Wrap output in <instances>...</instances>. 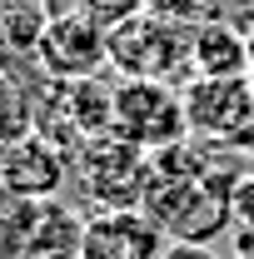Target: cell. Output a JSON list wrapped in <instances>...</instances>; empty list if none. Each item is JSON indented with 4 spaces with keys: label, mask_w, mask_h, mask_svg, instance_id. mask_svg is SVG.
Here are the masks:
<instances>
[{
    "label": "cell",
    "mask_w": 254,
    "mask_h": 259,
    "mask_svg": "<svg viewBox=\"0 0 254 259\" xmlns=\"http://www.w3.org/2000/svg\"><path fill=\"white\" fill-rule=\"evenodd\" d=\"M110 65L125 80H159V85H175L180 75L194 80V25L145 10L130 25L110 30Z\"/></svg>",
    "instance_id": "cell-1"
},
{
    "label": "cell",
    "mask_w": 254,
    "mask_h": 259,
    "mask_svg": "<svg viewBox=\"0 0 254 259\" xmlns=\"http://www.w3.org/2000/svg\"><path fill=\"white\" fill-rule=\"evenodd\" d=\"M110 135L135 145V150H145V155L185 145L190 140L185 95L175 85H159V80H120L115 105H110Z\"/></svg>",
    "instance_id": "cell-2"
},
{
    "label": "cell",
    "mask_w": 254,
    "mask_h": 259,
    "mask_svg": "<svg viewBox=\"0 0 254 259\" xmlns=\"http://www.w3.org/2000/svg\"><path fill=\"white\" fill-rule=\"evenodd\" d=\"M80 180H85V194L100 209H140L145 194H150V180H155V160L145 150H135L125 140L105 135V140H85V164H80Z\"/></svg>",
    "instance_id": "cell-3"
},
{
    "label": "cell",
    "mask_w": 254,
    "mask_h": 259,
    "mask_svg": "<svg viewBox=\"0 0 254 259\" xmlns=\"http://www.w3.org/2000/svg\"><path fill=\"white\" fill-rule=\"evenodd\" d=\"M105 65H110V35L100 30L90 15L70 10V15L45 20L40 45H35V70H40L45 80H60V85L100 80Z\"/></svg>",
    "instance_id": "cell-4"
},
{
    "label": "cell",
    "mask_w": 254,
    "mask_h": 259,
    "mask_svg": "<svg viewBox=\"0 0 254 259\" xmlns=\"http://www.w3.org/2000/svg\"><path fill=\"white\" fill-rule=\"evenodd\" d=\"M185 120L190 140L204 145H239V135L254 115V80H185Z\"/></svg>",
    "instance_id": "cell-5"
},
{
    "label": "cell",
    "mask_w": 254,
    "mask_h": 259,
    "mask_svg": "<svg viewBox=\"0 0 254 259\" xmlns=\"http://www.w3.org/2000/svg\"><path fill=\"white\" fill-rule=\"evenodd\" d=\"M164 229L145 209H100L85 220V259H159Z\"/></svg>",
    "instance_id": "cell-6"
},
{
    "label": "cell",
    "mask_w": 254,
    "mask_h": 259,
    "mask_svg": "<svg viewBox=\"0 0 254 259\" xmlns=\"http://www.w3.org/2000/svg\"><path fill=\"white\" fill-rule=\"evenodd\" d=\"M194 75L199 80H244L249 35H239L229 20H199L194 25Z\"/></svg>",
    "instance_id": "cell-7"
},
{
    "label": "cell",
    "mask_w": 254,
    "mask_h": 259,
    "mask_svg": "<svg viewBox=\"0 0 254 259\" xmlns=\"http://www.w3.org/2000/svg\"><path fill=\"white\" fill-rule=\"evenodd\" d=\"M25 259H85V214L60 199H45L25 234Z\"/></svg>",
    "instance_id": "cell-8"
},
{
    "label": "cell",
    "mask_w": 254,
    "mask_h": 259,
    "mask_svg": "<svg viewBox=\"0 0 254 259\" xmlns=\"http://www.w3.org/2000/svg\"><path fill=\"white\" fill-rule=\"evenodd\" d=\"M35 209H40V204L0 209V259H25V234H30V225H35Z\"/></svg>",
    "instance_id": "cell-9"
},
{
    "label": "cell",
    "mask_w": 254,
    "mask_h": 259,
    "mask_svg": "<svg viewBox=\"0 0 254 259\" xmlns=\"http://www.w3.org/2000/svg\"><path fill=\"white\" fill-rule=\"evenodd\" d=\"M80 15H90L100 30H120V25H130L135 15H145V0H80Z\"/></svg>",
    "instance_id": "cell-10"
},
{
    "label": "cell",
    "mask_w": 254,
    "mask_h": 259,
    "mask_svg": "<svg viewBox=\"0 0 254 259\" xmlns=\"http://www.w3.org/2000/svg\"><path fill=\"white\" fill-rule=\"evenodd\" d=\"M215 0H145V10H155V15H170V20H185V25H199V20H209L215 10H209Z\"/></svg>",
    "instance_id": "cell-11"
},
{
    "label": "cell",
    "mask_w": 254,
    "mask_h": 259,
    "mask_svg": "<svg viewBox=\"0 0 254 259\" xmlns=\"http://www.w3.org/2000/svg\"><path fill=\"white\" fill-rule=\"evenodd\" d=\"M159 259H220V254H215L209 244H185V239H170Z\"/></svg>",
    "instance_id": "cell-12"
},
{
    "label": "cell",
    "mask_w": 254,
    "mask_h": 259,
    "mask_svg": "<svg viewBox=\"0 0 254 259\" xmlns=\"http://www.w3.org/2000/svg\"><path fill=\"white\" fill-rule=\"evenodd\" d=\"M35 10L45 15V20H55V15H70V10H80V0H30Z\"/></svg>",
    "instance_id": "cell-13"
},
{
    "label": "cell",
    "mask_w": 254,
    "mask_h": 259,
    "mask_svg": "<svg viewBox=\"0 0 254 259\" xmlns=\"http://www.w3.org/2000/svg\"><path fill=\"white\" fill-rule=\"evenodd\" d=\"M234 150H244V155H254V115H249V125H244V135H239V145Z\"/></svg>",
    "instance_id": "cell-14"
},
{
    "label": "cell",
    "mask_w": 254,
    "mask_h": 259,
    "mask_svg": "<svg viewBox=\"0 0 254 259\" xmlns=\"http://www.w3.org/2000/svg\"><path fill=\"white\" fill-rule=\"evenodd\" d=\"M249 80H254V30H249Z\"/></svg>",
    "instance_id": "cell-15"
},
{
    "label": "cell",
    "mask_w": 254,
    "mask_h": 259,
    "mask_svg": "<svg viewBox=\"0 0 254 259\" xmlns=\"http://www.w3.org/2000/svg\"><path fill=\"white\" fill-rule=\"evenodd\" d=\"M0 85H5V55H0Z\"/></svg>",
    "instance_id": "cell-16"
}]
</instances>
